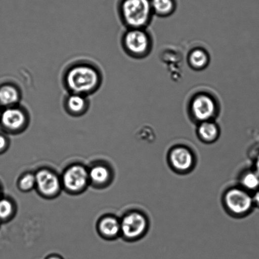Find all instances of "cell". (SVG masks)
Instances as JSON below:
<instances>
[{"label": "cell", "instance_id": "6da1fadb", "mask_svg": "<svg viewBox=\"0 0 259 259\" xmlns=\"http://www.w3.org/2000/svg\"><path fill=\"white\" fill-rule=\"evenodd\" d=\"M63 82L69 93L87 96L100 88L102 76L95 65L78 62L70 66L65 71Z\"/></svg>", "mask_w": 259, "mask_h": 259}, {"label": "cell", "instance_id": "7a4b0ae2", "mask_svg": "<svg viewBox=\"0 0 259 259\" xmlns=\"http://www.w3.org/2000/svg\"><path fill=\"white\" fill-rule=\"evenodd\" d=\"M119 14L128 29H144L154 14L151 0H121Z\"/></svg>", "mask_w": 259, "mask_h": 259}, {"label": "cell", "instance_id": "3957f363", "mask_svg": "<svg viewBox=\"0 0 259 259\" xmlns=\"http://www.w3.org/2000/svg\"><path fill=\"white\" fill-rule=\"evenodd\" d=\"M121 42L124 50L132 57L144 58L152 50L151 35L144 29H128L123 34Z\"/></svg>", "mask_w": 259, "mask_h": 259}, {"label": "cell", "instance_id": "277c9868", "mask_svg": "<svg viewBox=\"0 0 259 259\" xmlns=\"http://www.w3.org/2000/svg\"><path fill=\"white\" fill-rule=\"evenodd\" d=\"M189 112L193 120L199 124L213 121L218 114V103L209 94L197 93L190 101Z\"/></svg>", "mask_w": 259, "mask_h": 259}, {"label": "cell", "instance_id": "5b68a950", "mask_svg": "<svg viewBox=\"0 0 259 259\" xmlns=\"http://www.w3.org/2000/svg\"><path fill=\"white\" fill-rule=\"evenodd\" d=\"M223 200L228 211L237 217L248 214L254 205L252 195L242 187L233 188L227 190Z\"/></svg>", "mask_w": 259, "mask_h": 259}, {"label": "cell", "instance_id": "8992f818", "mask_svg": "<svg viewBox=\"0 0 259 259\" xmlns=\"http://www.w3.org/2000/svg\"><path fill=\"white\" fill-rule=\"evenodd\" d=\"M121 232L126 238L136 240L147 232L149 221L146 215L139 212L129 213L120 223Z\"/></svg>", "mask_w": 259, "mask_h": 259}, {"label": "cell", "instance_id": "52a82bcc", "mask_svg": "<svg viewBox=\"0 0 259 259\" xmlns=\"http://www.w3.org/2000/svg\"><path fill=\"white\" fill-rule=\"evenodd\" d=\"M0 121L7 130L20 131L29 123V115L24 107L17 105L6 108L0 116Z\"/></svg>", "mask_w": 259, "mask_h": 259}, {"label": "cell", "instance_id": "ba28073f", "mask_svg": "<svg viewBox=\"0 0 259 259\" xmlns=\"http://www.w3.org/2000/svg\"><path fill=\"white\" fill-rule=\"evenodd\" d=\"M170 166L179 173H187L194 167L195 159L191 150L184 146H175L170 151Z\"/></svg>", "mask_w": 259, "mask_h": 259}, {"label": "cell", "instance_id": "9c48e42d", "mask_svg": "<svg viewBox=\"0 0 259 259\" xmlns=\"http://www.w3.org/2000/svg\"><path fill=\"white\" fill-rule=\"evenodd\" d=\"M89 178V173L84 167L73 166L65 172L63 177V184L70 191H78L85 186Z\"/></svg>", "mask_w": 259, "mask_h": 259}, {"label": "cell", "instance_id": "30bf717a", "mask_svg": "<svg viewBox=\"0 0 259 259\" xmlns=\"http://www.w3.org/2000/svg\"><path fill=\"white\" fill-rule=\"evenodd\" d=\"M90 107V101L87 96L80 94L69 93L65 96L64 108L71 116L80 117L87 113Z\"/></svg>", "mask_w": 259, "mask_h": 259}, {"label": "cell", "instance_id": "8fae6325", "mask_svg": "<svg viewBox=\"0 0 259 259\" xmlns=\"http://www.w3.org/2000/svg\"><path fill=\"white\" fill-rule=\"evenodd\" d=\"M36 186L42 194H55L60 189V182L58 177L53 172L48 170H41L35 175Z\"/></svg>", "mask_w": 259, "mask_h": 259}, {"label": "cell", "instance_id": "7c38bea8", "mask_svg": "<svg viewBox=\"0 0 259 259\" xmlns=\"http://www.w3.org/2000/svg\"><path fill=\"white\" fill-rule=\"evenodd\" d=\"M21 91L17 86L7 84L0 87V105L10 107L19 105L21 100Z\"/></svg>", "mask_w": 259, "mask_h": 259}, {"label": "cell", "instance_id": "4fadbf2b", "mask_svg": "<svg viewBox=\"0 0 259 259\" xmlns=\"http://www.w3.org/2000/svg\"><path fill=\"white\" fill-rule=\"evenodd\" d=\"M197 132L200 140L206 143H214L219 138L220 134L219 126L214 121L199 123Z\"/></svg>", "mask_w": 259, "mask_h": 259}, {"label": "cell", "instance_id": "5bb4252c", "mask_svg": "<svg viewBox=\"0 0 259 259\" xmlns=\"http://www.w3.org/2000/svg\"><path fill=\"white\" fill-rule=\"evenodd\" d=\"M188 62L194 69L201 70L209 64V55L207 51L202 48H195L188 56Z\"/></svg>", "mask_w": 259, "mask_h": 259}, {"label": "cell", "instance_id": "9a60e30c", "mask_svg": "<svg viewBox=\"0 0 259 259\" xmlns=\"http://www.w3.org/2000/svg\"><path fill=\"white\" fill-rule=\"evenodd\" d=\"M154 14L159 17H168L174 14L177 8L175 0H151Z\"/></svg>", "mask_w": 259, "mask_h": 259}, {"label": "cell", "instance_id": "2e32d148", "mask_svg": "<svg viewBox=\"0 0 259 259\" xmlns=\"http://www.w3.org/2000/svg\"><path fill=\"white\" fill-rule=\"evenodd\" d=\"M241 187L248 192H255L259 189V174L255 170L248 171L240 177Z\"/></svg>", "mask_w": 259, "mask_h": 259}, {"label": "cell", "instance_id": "e0dca14e", "mask_svg": "<svg viewBox=\"0 0 259 259\" xmlns=\"http://www.w3.org/2000/svg\"><path fill=\"white\" fill-rule=\"evenodd\" d=\"M100 230L103 235L113 237L121 231L120 223L115 217H105L100 223Z\"/></svg>", "mask_w": 259, "mask_h": 259}, {"label": "cell", "instance_id": "ac0fdd59", "mask_svg": "<svg viewBox=\"0 0 259 259\" xmlns=\"http://www.w3.org/2000/svg\"><path fill=\"white\" fill-rule=\"evenodd\" d=\"M110 176V172L106 167L101 166L94 167L89 173V177L96 183L101 184L105 182Z\"/></svg>", "mask_w": 259, "mask_h": 259}, {"label": "cell", "instance_id": "d6986e66", "mask_svg": "<svg viewBox=\"0 0 259 259\" xmlns=\"http://www.w3.org/2000/svg\"><path fill=\"white\" fill-rule=\"evenodd\" d=\"M12 212V203L7 199H0V220L8 219Z\"/></svg>", "mask_w": 259, "mask_h": 259}, {"label": "cell", "instance_id": "ffe728a7", "mask_svg": "<svg viewBox=\"0 0 259 259\" xmlns=\"http://www.w3.org/2000/svg\"><path fill=\"white\" fill-rule=\"evenodd\" d=\"M20 187L24 190H31L36 185L35 176L31 174H27L23 176L20 180Z\"/></svg>", "mask_w": 259, "mask_h": 259}, {"label": "cell", "instance_id": "44dd1931", "mask_svg": "<svg viewBox=\"0 0 259 259\" xmlns=\"http://www.w3.org/2000/svg\"><path fill=\"white\" fill-rule=\"evenodd\" d=\"M7 145V140L4 135L0 134V153L4 151Z\"/></svg>", "mask_w": 259, "mask_h": 259}, {"label": "cell", "instance_id": "7402d4cb", "mask_svg": "<svg viewBox=\"0 0 259 259\" xmlns=\"http://www.w3.org/2000/svg\"><path fill=\"white\" fill-rule=\"evenodd\" d=\"M252 198L254 205L259 207V189L257 191L253 192Z\"/></svg>", "mask_w": 259, "mask_h": 259}, {"label": "cell", "instance_id": "603a6c76", "mask_svg": "<svg viewBox=\"0 0 259 259\" xmlns=\"http://www.w3.org/2000/svg\"><path fill=\"white\" fill-rule=\"evenodd\" d=\"M255 171L257 172L259 174V154L257 157H256L255 163H254Z\"/></svg>", "mask_w": 259, "mask_h": 259}, {"label": "cell", "instance_id": "cb8c5ba5", "mask_svg": "<svg viewBox=\"0 0 259 259\" xmlns=\"http://www.w3.org/2000/svg\"><path fill=\"white\" fill-rule=\"evenodd\" d=\"M47 259H62L60 257H58V256H51V257H48Z\"/></svg>", "mask_w": 259, "mask_h": 259}, {"label": "cell", "instance_id": "d4e9b609", "mask_svg": "<svg viewBox=\"0 0 259 259\" xmlns=\"http://www.w3.org/2000/svg\"><path fill=\"white\" fill-rule=\"evenodd\" d=\"M0 194H1V189H0Z\"/></svg>", "mask_w": 259, "mask_h": 259}]
</instances>
